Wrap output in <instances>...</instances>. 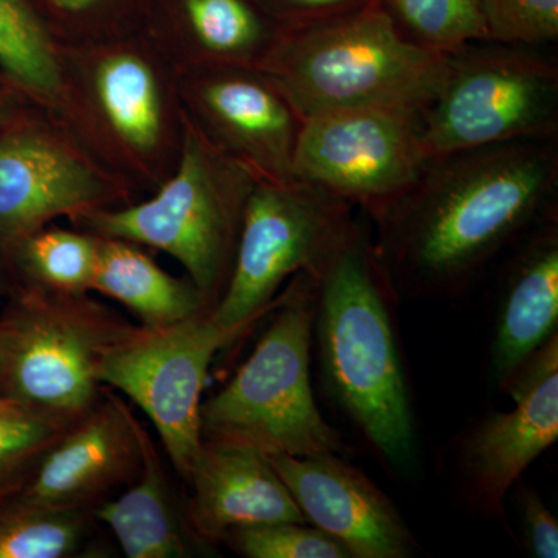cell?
Segmentation results:
<instances>
[{"instance_id":"1","label":"cell","mask_w":558,"mask_h":558,"mask_svg":"<svg viewBox=\"0 0 558 558\" xmlns=\"http://www.w3.org/2000/svg\"><path fill=\"white\" fill-rule=\"evenodd\" d=\"M557 215L558 138H531L429 157L369 220L402 301L464 295L488 264Z\"/></svg>"},{"instance_id":"2","label":"cell","mask_w":558,"mask_h":558,"mask_svg":"<svg viewBox=\"0 0 558 558\" xmlns=\"http://www.w3.org/2000/svg\"><path fill=\"white\" fill-rule=\"evenodd\" d=\"M315 279L312 349L330 403L395 475L418 468V433L396 325L399 303L374 248L373 230L352 220Z\"/></svg>"},{"instance_id":"3","label":"cell","mask_w":558,"mask_h":558,"mask_svg":"<svg viewBox=\"0 0 558 558\" xmlns=\"http://www.w3.org/2000/svg\"><path fill=\"white\" fill-rule=\"evenodd\" d=\"M58 120L135 193H153L182 156L179 72L143 32L62 46Z\"/></svg>"},{"instance_id":"4","label":"cell","mask_w":558,"mask_h":558,"mask_svg":"<svg viewBox=\"0 0 558 558\" xmlns=\"http://www.w3.org/2000/svg\"><path fill=\"white\" fill-rule=\"evenodd\" d=\"M259 69L303 120L348 109L422 117L438 94L446 54L403 38L377 3L284 31Z\"/></svg>"},{"instance_id":"5","label":"cell","mask_w":558,"mask_h":558,"mask_svg":"<svg viewBox=\"0 0 558 558\" xmlns=\"http://www.w3.org/2000/svg\"><path fill=\"white\" fill-rule=\"evenodd\" d=\"M314 311L315 279L301 271L278 293L252 354L226 387L202 402V439L289 457L347 451L312 387Z\"/></svg>"},{"instance_id":"6","label":"cell","mask_w":558,"mask_h":558,"mask_svg":"<svg viewBox=\"0 0 558 558\" xmlns=\"http://www.w3.org/2000/svg\"><path fill=\"white\" fill-rule=\"evenodd\" d=\"M258 180L211 145L183 112L182 156L171 178L149 199L100 209L70 226L167 253L182 264L213 311L229 284Z\"/></svg>"},{"instance_id":"7","label":"cell","mask_w":558,"mask_h":558,"mask_svg":"<svg viewBox=\"0 0 558 558\" xmlns=\"http://www.w3.org/2000/svg\"><path fill=\"white\" fill-rule=\"evenodd\" d=\"M0 317V398L17 409L75 422L101 398L102 355L134 323L92 299L16 290Z\"/></svg>"},{"instance_id":"8","label":"cell","mask_w":558,"mask_h":558,"mask_svg":"<svg viewBox=\"0 0 558 558\" xmlns=\"http://www.w3.org/2000/svg\"><path fill=\"white\" fill-rule=\"evenodd\" d=\"M421 128L429 157L558 138V62L535 47L470 40L446 54Z\"/></svg>"},{"instance_id":"9","label":"cell","mask_w":558,"mask_h":558,"mask_svg":"<svg viewBox=\"0 0 558 558\" xmlns=\"http://www.w3.org/2000/svg\"><path fill=\"white\" fill-rule=\"evenodd\" d=\"M354 207L299 179H259L250 194L229 284L213 318L253 328L295 275L318 274L354 220Z\"/></svg>"},{"instance_id":"10","label":"cell","mask_w":558,"mask_h":558,"mask_svg":"<svg viewBox=\"0 0 558 558\" xmlns=\"http://www.w3.org/2000/svg\"><path fill=\"white\" fill-rule=\"evenodd\" d=\"M137 196L57 117L28 102L0 130V267L33 231L123 207Z\"/></svg>"},{"instance_id":"11","label":"cell","mask_w":558,"mask_h":558,"mask_svg":"<svg viewBox=\"0 0 558 558\" xmlns=\"http://www.w3.org/2000/svg\"><path fill=\"white\" fill-rule=\"evenodd\" d=\"M252 328H226L202 312L159 328L135 325L106 351L97 376L123 392L157 429L165 453L185 478L199 450L202 392L220 349Z\"/></svg>"},{"instance_id":"12","label":"cell","mask_w":558,"mask_h":558,"mask_svg":"<svg viewBox=\"0 0 558 558\" xmlns=\"http://www.w3.org/2000/svg\"><path fill=\"white\" fill-rule=\"evenodd\" d=\"M429 159L421 117L348 109L303 120L293 179L360 207L374 218L416 182Z\"/></svg>"},{"instance_id":"13","label":"cell","mask_w":558,"mask_h":558,"mask_svg":"<svg viewBox=\"0 0 558 558\" xmlns=\"http://www.w3.org/2000/svg\"><path fill=\"white\" fill-rule=\"evenodd\" d=\"M513 409L488 411L462 429L451 449L459 499L488 520L506 519V501L535 459L558 439V333L527 360L502 392Z\"/></svg>"},{"instance_id":"14","label":"cell","mask_w":558,"mask_h":558,"mask_svg":"<svg viewBox=\"0 0 558 558\" xmlns=\"http://www.w3.org/2000/svg\"><path fill=\"white\" fill-rule=\"evenodd\" d=\"M179 95L185 116L216 148L259 179H293L303 119L264 70H183Z\"/></svg>"},{"instance_id":"15","label":"cell","mask_w":558,"mask_h":558,"mask_svg":"<svg viewBox=\"0 0 558 558\" xmlns=\"http://www.w3.org/2000/svg\"><path fill=\"white\" fill-rule=\"evenodd\" d=\"M307 523L351 558H413L417 539L398 506L341 454H267Z\"/></svg>"},{"instance_id":"16","label":"cell","mask_w":558,"mask_h":558,"mask_svg":"<svg viewBox=\"0 0 558 558\" xmlns=\"http://www.w3.org/2000/svg\"><path fill=\"white\" fill-rule=\"evenodd\" d=\"M142 427L123 399L102 389L98 402L51 444L14 495L51 508L97 509L138 475Z\"/></svg>"},{"instance_id":"17","label":"cell","mask_w":558,"mask_h":558,"mask_svg":"<svg viewBox=\"0 0 558 558\" xmlns=\"http://www.w3.org/2000/svg\"><path fill=\"white\" fill-rule=\"evenodd\" d=\"M183 483L189 526L211 550L233 529L307 523L267 454L252 447L202 439Z\"/></svg>"},{"instance_id":"18","label":"cell","mask_w":558,"mask_h":558,"mask_svg":"<svg viewBox=\"0 0 558 558\" xmlns=\"http://www.w3.org/2000/svg\"><path fill=\"white\" fill-rule=\"evenodd\" d=\"M142 32L183 72L260 68L284 28L258 0H149Z\"/></svg>"},{"instance_id":"19","label":"cell","mask_w":558,"mask_h":558,"mask_svg":"<svg viewBox=\"0 0 558 558\" xmlns=\"http://www.w3.org/2000/svg\"><path fill=\"white\" fill-rule=\"evenodd\" d=\"M558 333V215L509 250L488 351V380L505 392Z\"/></svg>"},{"instance_id":"20","label":"cell","mask_w":558,"mask_h":558,"mask_svg":"<svg viewBox=\"0 0 558 558\" xmlns=\"http://www.w3.org/2000/svg\"><path fill=\"white\" fill-rule=\"evenodd\" d=\"M142 465L130 486L95 509L128 558H193L213 553L186 521L178 494L149 433L142 427Z\"/></svg>"},{"instance_id":"21","label":"cell","mask_w":558,"mask_h":558,"mask_svg":"<svg viewBox=\"0 0 558 558\" xmlns=\"http://www.w3.org/2000/svg\"><path fill=\"white\" fill-rule=\"evenodd\" d=\"M101 238L92 292L119 301L146 328L172 325L211 312L189 277L161 269L135 242Z\"/></svg>"},{"instance_id":"22","label":"cell","mask_w":558,"mask_h":558,"mask_svg":"<svg viewBox=\"0 0 558 558\" xmlns=\"http://www.w3.org/2000/svg\"><path fill=\"white\" fill-rule=\"evenodd\" d=\"M101 238L90 231L49 226L17 242L0 267V295L16 290L80 295L92 292Z\"/></svg>"},{"instance_id":"23","label":"cell","mask_w":558,"mask_h":558,"mask_svg":"<svg viewBox=\"0 0 558 558\" xmlns=\"http://www.w3.org/2000/svg\"><path fill=\"white\" fill-rule=\"evenodd\" d=\"M0 73L39 108H61L62 44L32 0H0Z\"/></svg>"},{"instance_id":"24","label":"cell","mask_w":558,"mask_h":558,"mask_svg":"<svg viewBox=\"0 0 558 558\" xmlns=\"http://www.w3.org/2000/svg\"><path fill=\"white\" fill-rule=\"evenodd\" d=\"M95 510L51 508L11 495L0 499V558L101 557Z\"/></svg>"},{"instance_id":"25","label":"cell","mask_w":558,"mask_h":558,"mask_svg":"<svg viewBox=\"0 0 558 558\" xmlns=\"http://www.w3.org/2000/svg\"><path fill=\"white\" fill-rule=\"evenodd\" d=\"M400 35L422 49L447 54L486 40L478 0H379Z\"/></svg>"},{"instance_id":"26","label":"cell","mask_w":558,"mask_h":558,"mask_svg":"<svg viewBox=\"0 0 558 558\" xmlns=\"http://www.w3.org/2000/svg\"><path fill=\"white\" fill-rule=\"evenodd\" d=\"M62 46H87L143 31L149 0H32Z\"/></svg>"},{"instance_id":"27","label":"cell","mask_w":558,"mask_h":558,"mask_svg":"<svg viewBox=\"0 0 558 558\" xmlns=\"http://www.w3.org/2000/svg\"><path fill=\"white\" fill-rule=\"evenodd\" d=\"M72 424L22 410L0 413V499L24 487L43 454Z\"/></svg>"},{"instance_id":"28","label":"cell","mask_w":558,"mask_h":558,"mask_svg":"<svg viewBox=\"0 0 558 558\" xmlns=\"http://www.w3.org/2000/svg\"><path fill=\"white\" fill-rule=\"evenodd\" d=\"M244 558H351L337 539L311 523L277 521L238 527L223 537Z\"/></svg>"},{"instance_id":"29","label":"cell","mask_w":558,"mask_h":558,"mask_svg":"<svg viewBox=\"0 0 558 558\" xmlns=\"http://www.w3.org/2000/svg\"><path fill=\"white\" fill-rule=\"evenodd\" d=\"M486 40L543 47L558 40V0H478Z\"/></svg>"},{"instance_id":"30","label":"cell","mask_w":558,"mask_h":558,"mask_svg":"<svg viewBox=\"0 0 558 558\" xmlns=\"http://www.w3.org/2000/svg\"><path fill=\"white\" fill-rule=\"evenodd\" d=\"M519 497L521 534L524 548L534 558L558 557V521L550 512L545 499L535 488L521 484L515 486ZM513 488V490H515Z\"/></svg>"},{"instance_id":"31","label":"cell","mask_w":558,"mask_h":558,"mask_svg":"<svg viewBox=\"0 0 558 558\" xmlns=\"http://www.w3.org/2000/svg\"><path fill=\"white\" fill-rule=\"evenodd\" d=\"M267 13L289 28L306 27L377 5L379 0H258Z\"/></svg>"},{"instance_id":"32","label":"cell","mask_w":558,"mask_h":558,"mask_svg":"<svg viewBox=\"0 0 558 558\" xmlns=\"http://www.w3.org/2000/svg\"><path fill=\"white\" fill-rule=\"evenodd\" d=\"M32 102L16 87L0 81V130Z\"/></svg>"},{"instance_id":"33","label":"cell","mask_w":558,"mask_h":558,"mask_svg":"<svg viewBox=\"0 0 558 558\" xmlns=\"http://www.w3.org/2000/svg\"><path fill=\"white\" fill-rule=\"evenodd\" d=\"M21 410L17 407H14L13 403H10L9 400L0 398V413H10V411ZM24 411V410H22Z\"/></svg>"},{"instance_id":"34","label":"cell","mask_w":558,"mask_h":558,"mask_svg":"<svg viewBox=\"0 0 558 558\" xmlns=\"http://www.w3.org/2000/svg\"><path fill=\"white\" fill-rule=\"evenodd\" d=\"M2 347H3V333H2V328H0V359H2Z\"/></svg>"},{"instance_id":"35","label":"cell","mask_w":558,"mask_h":558,"mask_svg":"<svg viewBox=\"0 0 558 558\" xmlns=\"http://www.w3.org/2000/svg\"><path fill=\"white\" fill-rule=\"evenodd\" d=\"M0 81H3V83H9L5 78H3L2 73H0ZM10 84V83H9Z\"/></svg>"}]
</instances>
